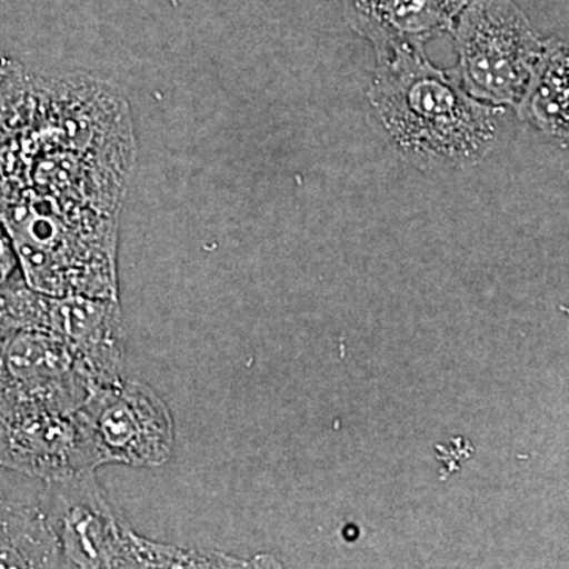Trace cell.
Masks as SVG:
<instances>
[{
    "label": "cell",
    "mask_w": 569,
    "mask_h": 569,
    "mask_svg": "<svg viewBox=\"0 0 569 569\" xmlns=\"http://www.w3.org/2000/svg\"><path fill=\"white\" fill-rule=\"evenodd\" d=\"M370 107L385 140L419 170H460L481 162L498 137L503 110L479 102L456 71L437 69L425 48L377 50Z\"/></svg>",
    "instance_id": "obj_1"
},
{
    "label": "cell",
    "mask_w": 569,
    "mask_h": 569,
    "mask_svg": "<svg viewBox=\"0 0 569 569\" xmlns=\"http://www.w3.org/2000/svg\"><path fill=\"white\" fill-rule=\"evenodd\" d=\"M39 508L67 568H181L186 550L141 537L111 507L96 470L44 481Z\"/></svg>",
    "instance_id": "obj_2"
},
{
    "label": "cell",
    "mask_w": 569,
    "mask_h": 569,
    "mask_svg": "<svg viewBox=\"0 0 569 569\" xmlns=\"http://www.w3.org/2000/svg\"><path fill=\"white\" fill-rule=\"evenodd\" d=\"M451 31L463 89L479 102L518 107L545 47L526 13L511 0H473Z\"/></svg>",
    "instance_id": "obj_3"
},
{
    "label": "cell",
    "mask_w": 569,
    "mask_h": 569,
    "mask_svg": "<svg viewBox=\"0 0 569 569\" xmlns=\"http://www.w3.org/2000/svg\"><path fill=\"white\" fill-rule=\"evenodd\" d=\"M82 426L97 463L163 467L174 451L170 408L149 385L126 380L96 389L82 403Z\"/></svg>",
    "instance_id": "obj_4"
},
{
    "label": "cell",
    "mask_w": 569,
    "mask_h": 569,
    "mask_svg": "<svg viewBox=\"0 0 569 569\" xmlns=\"http://www.w3.org/2000/svg\"><path fill=\"white\" fill-rule=\"evenodd\" d=\"M0 467L50 481L99 463L78 410L7 406L0 407Z\"/></svg>",
    "instance_id": "obj_5"
},
{
    "label": "cell",
    "mask_w": 569,
    "mask_h": 569,
    "mask_svg": "<svg viewBox=\"0 0 569 569\" xmlns=\"http://www.w3.org/2000/svg\"><path fill=\"white\" fill-rule=\"evenodd\" d=\"M36 329L66 340L96 389L123 380L127 332L119 298L40 293Z\"/></svg>",
    "instance_id": "obj_6"
},
{
    "label": "cell",
    "mask_w": 569,
    "mask_h": 569,
    "mask_svg": "<svg viewBox=\"0 0 569 569\" xmlns=\"http://www.w3.org/2000/svg\"><path fill=\"white\" fill-rule=\"evenodd\" d=\"M470 0H343L350 28L377 50L422 47L451 31Z\"/></svg>",
    "instance_id": "obj_7"
},
{
    "label": "cell",
    "mask_w": 569,
    "mask_h": 569,
    "mask_svg": "<svg viewBox=\"0 0 569 569\" xmlns=\"http://www.w3.org/2000/svg\"><path fill=\"white\" fill-rule=\"evenodd\" d=\"M568 70L567 40L545 41L537 69L518 104L522 119L561 148H567L569 133Z\"/></svg>",
    "instance_id": "obj_8"
},
{
    "label": "cell",
    "mask_w": 569,
    "mask_h": 569,
    "mask_svg": "<svg viewBox=\"0 0 569 569\" xmlns=\"http://www.w3.org/2000/svg\"><path fill=\"white\" fill-rule=\"evenodd\" d=\"M0 568H67L39 505L0 508Z\"/></svg>",
    "instance_id": "obj_9"
},
{
    "label": "cell",
    "mask_w": 569,
    "mask_h": 569,
    "mask_svg": "<svg viewBox=\"0 0 569 569\" xmlns=\"http://www.w3.org/2000/svg\"><path fill=\"white\" fill-rule=\"evenodd\" d=\"M21 276L20 258L13 238L6 224L0 222V288Z\"/></svg>",
    "instance_id": "obj_10"
},
{
    "label": "cell",
    "mask_w": 569,
    "mask_h": 569,
    "mask_svg": "<svg viewBox=\"0 0 569 569\" xmlns=\"http://www.w3.org/2000/svg\"><path fill=\"white\" fill-rule=\"evenodd\" d=\"M20 67L21 66H18L17 62L3 56V52H0V89H2V86L10 80L11 74L20 69Z\"/></svg>",
    "instance_id": "obj_11"
},
{
    "label": "cell",
    "mask_w": 569,
    "mask_h": 569,
    "mask_svg": "<svg viewBox=\"0 0 569 569\" xmlns=\"http://www.w3.org/2000/svg\"><path fill=\"white\" fill-rule=\"evenodd\" d=\"M10 498H7L6 493L0 490V508L7 507L10 503Z\"/></svg>",
    "instance_id": "obj_12"
}]
</instances>
